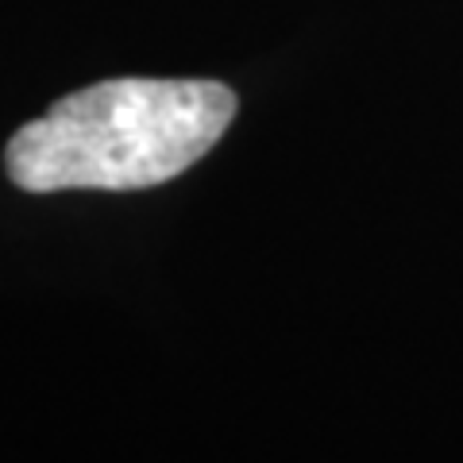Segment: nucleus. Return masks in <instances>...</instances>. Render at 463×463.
<instances>
[{"label": "nucleus", "mask_w": 463, "mask_h": 463, "mask_svg": "<svg viewBox=\"0 0 463 463\" xmlns=\"http://www.w3.org/2000/svg\"><path fill=\"white\" fill-rule=\"evenodd\" d=\"M236 109L240 100L224 81H97L16 128L5 170L27 194L151 190L201 163L236 120Z\"/></svg>", "instance_id": "nucleus-1"}]
</instances>
